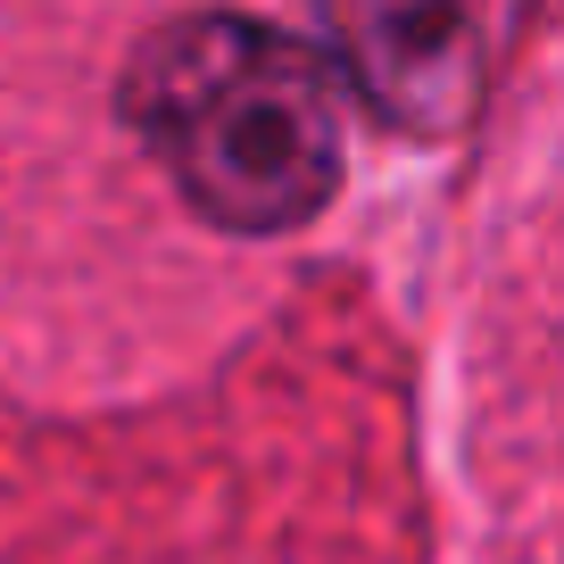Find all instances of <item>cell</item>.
I'll use <instances>...</instances> for the list:
<instances>
[{"label":"cell","mask_w":564,"mask_h":564,"mask_svg":"<svg viewBox=\"0 0 564 564\" xmlns=\"http://www.w3.org/2000/svg\"><path fill=\"white\" fill-rule=\"evenodd\" d=\"M117 124L199 225L307 232L349 183V100L316 42L258 9H175L124 51Z\"/></svg>","instance_id":"obj_1"},{"label":"cell","mask_w":564,"mask_h":564,"mask_svg":"<svg viewBox=\"0 0 564 564\" xmlns=\"http://www.w3.org/2000/svg\"><path fill=\"white\" fill-rule=\"evenodd\" d=\"M316 58L340 100L399 141H448L481 108V9L474 0H316Z\"/></svg>","instance_id":"obj_2"}]
</instances>
